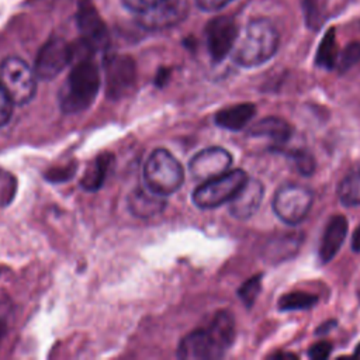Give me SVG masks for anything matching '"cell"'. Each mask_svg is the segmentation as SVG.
I'll return each mask as SVG.
<instances>
[{
    "label": "cell",
    "mask_w": 360,
    "mask_h": 360,
    "mask_svg": "<svg viewBox=\"0 0 360 360\" xmlns=\"http://www.w3.org/2000/svg\"><path fill=\"white\" fill-rule=\"evenodd\" d=\"M73 68L59 94L60 110L77 114L91 105L100 89V72L91 56L75 59Z\"/></svg>",
    "instance_id": "1"
},
{
    "label": "cell",
    "mask_w": 360,
    "mask_h": 360,
    "mask_svg": "<svg viewBox=\"0 0 360 360\" xmlns=\"http://www.w3.org/2000/svg\"><path fill=\"white\" fill-rule=\"evenodd\" d=\"M278 42V32L269 20H253L236 39L233 46V60L243 68L263 65L277 52Z\"/></svg>",
    "instance_id": "2"
},
{
    "label": "cell",
    "mask_w": 360,
    "mask_h": 360,
    "mask_svg": "<svg viewBox=\"0 0 360 360\" xmlns=\"http://www.w3.org/2000/svg\"><path fill=\"white\" fill-rule=\"evenodd\" d=\"M143 179L149 190L165 197L176 193L181 187L184 169L169 150L158 148L145 163Z\"/></svg>",
    "instance_id": "3"
},
{
    "label": "cell",
    "mask_w": 360,
    "mask_h": 360,
    "mask_svg": "<svg viewBox=\"0 0 360 360\" xmlns=\"http://www.w3.org/2000/svg\"><path fill=\"white\" fill-rule=\"evenodd\" d=\"M37 75L25 60L8 56L0 63V83L17 105L30 103L37 93Z\"/></svg>",
    "instance_id": "4"
},
{
    "label": "cell",
    "mask_w": 360,
    "mask_h": 360,
    "mask_svg": "<svg viewBox=\"0 0 360 360\" xmlns=\"http://www.w3.org/2000/svg\"><path fill=\"white\" fill-rule=\"evenodd\" d=\"M246 180L248 174L245 170H228L221 176L202 181V184L194 190L193 201L202 210L217 208L225 202H229Z\"/></svg>",
    "instance_id": "5"
},
{
    "label": "cell",
    "mask_w": 360,
    "mask_h": 360,
    "mask_svg": "<svg viewBox=\"0 0 360 360\" xmlns=\"http://www.w3.org/2000/svg\"><path fill=\"white\" fill-rule=\"evenodd\" d=\"M312 191L300 184L281 186L273 197V211L288 225L300 224L312 207Z\"/></svg>",
    "instance_id": "6"
},
{
    "label": "cell",
    "mask_w": 360,
    "mask_h": 360,
    "mask_svg": "<svg viewBox=\"0 0 360 360\" xmlns=\"http://www.w3.org/2000/svg\"><path fill=\"white\" fill-rule=\"evenodd\" d=\"M72 45L60 37L49 38L38 51L35 59V75L41 80L55 79L69 63H72Z\"/></svg>",
    "instance_id": "7"
},
{
    "label": "cell",
    "mask_w": 360,
    "mask_h": 360,
    "mask_svg": "<svg viewBox=\"0 0 360 360\" xmlns=\"http://www.w3.org/2000/svg\"><path fill=\"white\" fill-rule=\"evenodd\" d=\"M136 80V66L132 58L114 55L105 60V93L111 100L129 94Z\"/></svg>",
    "instance_id": "8"
},
{
    "label": "cell",
    "mask_w": 360,
    "mask_h": 360,
    "mask_svg": "<svg viewBox=\"0 0 360 360\" xmlns=\"http://www.w3.org/2000/svg\"><path fill=\"white\" fill-rule=\"evenodd\" d=\"M76 24L80 32V41L90 46L94 52L107 46V27L89 0H82L76 13Z\"/></svg>",
    "instance_id": "9"
},
{
    "label": "cell",
    "mask_w": 360,
    "mask_h": 360,
    "mask_svg": "<svg viewBox=\"0 0 360 360\" xmlns=\"http://www.w3.org/2000/svg\"><path fill=\"white\" fill-rule=\"evenodd\" d=\"M207 46L211 58L221 62L235 46L238 39V27L233 18L221 15L212 18L205 28Z\"/></svg>",
    "instance_id": "10"
},
{
    "label": "cell",
    "mask_w": 360,
    "mask_h": 360,
    "mask_svg": "<svg viewBox=\"0 0 360 360\" xmlns=\"http://www.w3.org/2000/svg\"><path fill=\"white\" fill-rule=\"evenodd\" d=\"M232 165V155L219 146H211L195 153L190 163L188 170L190 174L195 180H210L229 170Z\"/></svg>",
    "instance_id": "11"
},
{
    "label": "cell",
    "mask_w": 360,
    "mask_h": 360,
    "mask_svg": "<svg viewBox=\"0 0 360 360\" xmlns=\"http://www.w3.org/2000/svg\"><path fill=\"white\" fill-rule=\"evenodd\" d=\"M222 356L207 328L186 335L177 349V357L183 360H212Z\"/></svg>",
    "instance_id": "12"
},
{
    "label": "cell",
    "mask_w": 360,
    "mask_h": 360,
    "mask_svg": "<svg viewBox=\"0 0 360 360\" xmlns=\"http://www.w3.org/2000/svg\"><path fill=\"white\" fill-rule=\"evenodd\" d=\"M264 188L262 181L248 179L229 201V212L236 219H249L259 210Z\"/></svg>",
    "instance_id": "13"
},
{
    "label": "cell",
    "mask_w": 360,
    "mask_h": 360,
    "mask_svg": "<svg viewBox=\"0 0 360 360\" xmlns=\"http://www.w3.org/2000/svg\"><path fill=\"white\" fill-rule=\"evenodd\" d=\"M347 233V219L343 215H333L323 231L319 245V259L322 263H329L339 252Z\"/></svg>",
    "instance_id": "14"
},
{
    "label": "cell",
    "mask_w": 360,
    "mask_h": 360,
    "mask_svg": "<svg viewBox=\"0 0 360 360\" xmlns=\"http://www.w3.org/2000/svg\"><path fill=\"white\" fill-rule=\"evenodd\" d=\"M166 207L163 195L153 193L152 190L135 188L128 195V210L132 215L139 218H149L162 212Z\"/></svg>",
    "instance_id": "15"
},
{
    "label": "cell",
    "mask_w": 360,
    "mask_h": 360,
    "mask_svg": "<svg viewBox=\"0 0 360 360\" xmlns=\"http://www.w3.org/2000/svg\"><path fill=\"white\" fill-rule=\"evenodd\" d=\"M256 112V107L250 103H240L219 110L215 114V124L224 129L239 131L249 124Z\"/></svg>",
    "instance_id": "16"
},
{
    "label": "cell",
    "mask_w": 360,
    "mask_h": 360,
    "mask_svg": "<svg viewBox=\"0 0 360 360\" xmlns=\"http://www.w3.org/2000/svg\"><path fill=\"white\" fill-rule=\"evenodd\" d=\"M114 163V156L110 152L101 153L91 160L86 173L80 180V186L87 191H97L105 181L108 172Z\"/></svg>",
    "instance_id": "17"
},
{
    "label": "cell",
    "mask_w": 360,
    "mask_h": 360,
    "mask_svg": "<svg viewBox=\"0 0 360 360\" xmlns=\"http://www.w3.org/2000/svg\"><path fill=\"white\" fill-rule=\"evenodd\" d=\"M207 329L219 350L225 354V352L232 346L235 339V321L232 314L228 311L217 312Z\"/></svg>",
    "instance_id": "18"
},
{
    "label": "cell",
    "mask_w": 360,
    "mask_h": 360,
    "mask_svg": "<svg viewBox=\"0 0 360 360\" xmlns=\"http://www.w3.org/2000/svg\"><path fill=\"white\" fill-rule=\"evenodd\" d=\"M250 136H264L274 142V145L285 143L291 136V127L287 121L278 117H266L256 122L249 129Z\"/></svg>",
    "instance_id": "19"
},
{
    "label": "cell",
    "mask_w": 360,
    "mask_h": 360,
    "mask_svg": "<svg viewBox=\"0 0 360 360\" xmlns=\"http://www.w3.org/2000/svg\"><path fill=\"white\" fill-rule=\"evenodd\" d=\"M339 58V49H338V42H336V37H335V28H329L319 46L316 51V56H315V63L316 66L322 68V69H333L336 68V62Z\"/></svg>",
    "instance_id": "20"
},
{
    "label": "cell",
    "mask_w": 360,
    "mask_h": 360,
    "mask_svg": "<svg viewBox=\"0 0 360 360\" xmlns=\"http://www.w3.org/2000/svg\"><path fill=\"white\" fill-rule=\"evenodd\" d=\"M338 197L343 205H360V170L347 174L338 186Z\"/></svg>",
    "instance_id": "21"
},
{
    "label": "cell",
    "mask_w": 360,
    "mask_h": 360,
    "mask_svg": "<svg viewBox=\"0 0 360 360\" xmlns=\"http://www.w3.org/2000/svg\"><path fill=\"white\" fill-rule=\"evenodd\" d=\"M318 302V297L309 292L302 291H292L284 294L278 300V308L281 311H300V309H309Z\"/></svg>",
    "instance_id": "22"
},
{
    "label": "cell",
    "mask_w": 360,
    "mask_h": 360,
    "mask_svg": "<svg viewBox=\"0 0 360 360\" xmlns=\"http://www.w3.org/2000/svg\"><path fill=\"white\" fill-rule=\"evenodd\" d=\"M288 159L292 162L297 172L302 176H311L315 172V158L307 149H292L288 152Z\"/></svg>",
    "instance_id": "23"
},
{
    "label": "cell",
    "mask_w": 360,
    "mask_h": 360,
    "mask_svg": "<svg viewBox=\"0 0 360 360\" xmlns=\"http://www.w3.org/2000/svg\"><path fill=\"white\" fill-rule=\"evenodd\" d=\"M262 278H263V274H255L253 277L248 278L238 290L239 298L248 308H250L255 304L262 290Z\"/></svg>",
    "instance_id": "24"
},
{
    "label": "cell",
    "mask_w": 360,
    "mask_h": 360,
    "mask_svg": "<svg viewBox=\"0 0 360 360\" xmlns=\"http://www.w3.org/2000/svg\"><path fill=\"white\" fill-rule=\"evenodd\" d=\"M169 0H122V4L132 13L148 15L160 7H163Z\"/></svg>",
    "instance_id": "25"
},
{
    "label": "cell",
    "mask_w": 360,
    "mask_h": 360,
    "mask_svg": "<svg viewBox=\"0 0 360 360\" xmlns=\"http://www.w3.org/2000/svg\"><path fill=\"white\" fill-rule=\"evenodd\" d=\"M17 190V181L14 176L0 169V205H7L13 201Z\"/></svg>",
    "instance_id": "26"
},
{
    "label": "cell",
    "mask_w": 360,
    "mask_h": 360,
    "mask_svg": "<svg viewBox=\"0 0 360 360\" xmlns=\"http://www.w3.org/2000/svg\"><path fill=\"white\" fill-rule=\"evenodd\" d=\"M357 62H360V42H352L339 53L336 66L339 70L345 72L354 66Z\"/></svg>",
    "instance_id": "27"
},
{
    "label": "cell",
    "mask_w": 360,
    "mask_h": 360,
    "mask_svg": "<svg viewBox=\"0 0 360 360\" xmlns=\"http://www.w3.org/2000/svg\"><path fill=\"white\" fill-rule=\"evenodd\" d=\"M13 100L0 83V127H4L10 121L13 114Z\"/></svg>",
    "instance_id": "28"
},
{
    "label": "cell",
    "mask_w": 360,
    "mask_h": 360,
    "mask_svg": "<svg viewBox=\"0 0 360 360\" xmlns=\"http://www.w3.org/2000/svg\"><path fill=\"white\" fill-rule=\"evenodd\" d=\"M76 172V165H66L62 167H52L45 173V177L49 181H66L69 180Z\"/></svg>",
    "instance_id": "29"
},
{
    "label": "cell",
    "mask_w": 360,
    "mask_h": 360,
    "mask_svg": "<svg viewBox=\"0 0 360 360\" xmlns=\"http://www.w3.org/2000/svg\"><path fill=\"white\" fill-rule=\"evenodd\" d=\"M304 13H305V20L308 27L311 28H318L321 24V14H319V7L316 0H304Z\"/></svg>",
    "instance_id": "30"
},
{
    "label": "cell",
    "mask_w": 360,
    "mask_h": 360,
    "mask_svg": "<svg viewBox=\"0 0 360 360\" xmlns=\"http://www.w3.org/2000/svg\"><path fill=\"white\" fill-rule=\"evenodd\" d=\"M332 352V345L326 340H322V342H318L315 345H312L308 350V356L311 359H315V360H323L326 357H329Z\"/></svg>",
    "instance_id": "31"
},
{
    "label": "cell",
    "mask_w": 360,
    "mask_h": 360,
    "mask_svg": "<svg viewBox=\"0 0 360 360\" xmlns=\"http://www.w3.org/2000/svg\"><path fill=\"white\" fill-rule=\"evenodd\" d=\"M233 0H195L197 6L204 10V11H208V13H212V11H218L221 8H224L225 6H228L229 3H232Z\"/></svg>",
    "instance_id": "32"
},
{
    "label": "cell",
    "mask_w": 360,
    "mask_h": 360,
    "mask_svg": "<svg viewBox=\"0 0 360 360\" xmlns=\"http://www.w3.org/2000/svg\"><path fill=\"white\" fill-rule=\"evenodd\" d=\"M352 249L354 252H360V225L357 226V229L353 232L352 236Z\"/></svg>",
    "instance_id": "33"
},
{
    "label": "cell",
    "mask_w": 360,
    "mask_h": 360,
    "mask_svg": "<svg viewBox=\"0 0 360 360\" xmlns=\"http://www.w3.org/2000/svg\"><path fill=\"white\" fill-rule=\"evenodd\" d=\"M336 325V322L335 321H328L326 323H322L319 328H318V330H316V333L318 335H322V333H326V332H329L333 326Z\"/></svg>",
    "instance_id": "34"
},
{
    "label": "cell",
    "mask_w": 360,
    "mask_h": 360,
    "mask_svg": "<svg viewBox=\"0 0 360 360\" xmlns=\"http://www.w3.org/2000/svg\"><path fill=\"white\" fill-rule=\"evenodd\" d=\"M270 359H297L295 354L292 353H284V352H278V353H274L270 356Z\"/></svg>",
    "instance_id": "35"
},
{
    "label": "cell",
    "mask_w": 360,
    "mask_h": 360,
    "mask_svg": "<svg viewBox=\"0 0 360 360\" xmlns=\"http://www.w3.org/2000/svg\"><path fill=\"white\" fill-rule=\"evenodd\" d=\"M167 76H169V72H167L166 69H162V70H160V75L156 77V79H158L159 86H162V84H163V82L167 79Z\"/></svg>",
    "instance_id": "36"
},
{
    "label": "cell",
    "mask_w": 360,
    "mask_h": 360,
    "mask_svg": "<svg viewBox=\"0 0 360 360\" xmlns=\"http://www.w3.org/2000/svg\"><path fill=\"white\" fill-rule=\"evenodd\" d=\"M4 333H6V325H4V322L0 319V342H1L3 336H4Z\"/></svg>",
    "instance_id": "37"
},
{
    "label": "cell",
    "mask_w": 360,
    "mask_h": 360,
    "mask_svg": "<svg viewBox=\"0 0 360 360\" xmlns=\"http://www.w3.org/2000/svg\"><path fill=\"white\" fill-rule=\"evenodd\" d=\"M353 356L354 357H359L360 359V343L356 346V349H354V353H353Z\"/></svg>",
    "instance_id": "38"
}]
</instances>
